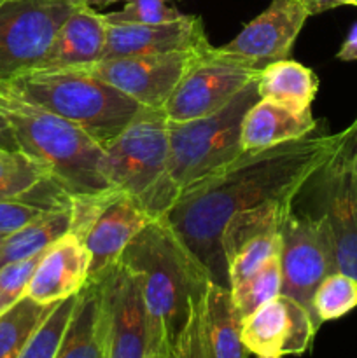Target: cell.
I'll list each match as a JSON object with an SVG mask.
<instances>
[{
    "label": "cell",
    "mask_w": 357,
    "mask_h": 358,
    "mask_svg": "<svg viewBox=\"0 0 357 358\" xmlns=\"http://www.w3.org/2000/svg\"><path fill=\"white\" fill-rule=\"evenodd\" d=\"M241 341V318L234 310L231 289L212 282L206 303L189 334L182 358H247Z\"/></svg>",
    "instance_id": "obj_17"
},
{
    "label": "cell",
    "mask_w": 357,
    "mask_h": 358,
    "mask_svg": "<svg viewBox=\"0 0 357 358\" xmlns=\"http://www.w3.org/2000/svg\"><path fill=\"white\" fill-rule=\"evenodd\" d=\"M74 0H0V84L44 66Z\"/></svg>",
    "instance_id": "obj_7"
},
{
    "label": "cell",
    "mask_w": 357,
    "mask_h": 358,
    "mask_svg": "<svg viewBox=\"0 0 357 358\" xmlns=\"http://www.w3.org/2000/svg\"><path fill=\"white\" fill-rule=\"evenodd\" d=\"M259 100L255 79L216 114L188 122L168 121L164 173L144 201L150 219H161L189 185L220 170L244 152L240 145L241 121L245 112Z\"/></svg>",
    "instance_id": "obj_3"
},
{
    "label": "cell",
    "mask_w": 357,
    "mask_h": 358,
    "mask_svg": "<svg viewBox=\"0 0 357 358\" xmlns=\"http://www.w3.org/2000/svg\"><path fill=\"white\" fill-rule=\"evenodd\" d=\"M280 238V294L296 299L314 318L312 299L315 290L326 276L338 271L335 243L328 222L318 213L303 215L290 210L284 220Z\"/></svg>",
    "instance_id": "obj_9"
},
{
    "label": "cell",
    "mask_w": 357,
    "mask_h": 358,
    "mask_svg": "<svg viewBox=\"0 0 357 358\" xmlns=\"http://www.w3.org/2000/svg\"><path fill=\"white\" fill-rule=\"evenodd\" d=\"M343 131L310 133L261 150H244L220 170L189 185L161 217L202 262L210 280L230 289L220 234L234 213L273 199H296L331 157Z\"/></svg>",
    "instance_id": "obj_1"
},
{
    "label": "cell",
    "mask_w": 357,
    "mask_h": 358,
    "mask_svg": "<svg viewBox=\"0 0 357 358\" xmlns=\"http://www.w3.org/2000/svg\"><path fill=\"white\" fill-rule=\"evenodd\" d=\"M46 180L51 175L34 157L20 149H0V201L24 198Z\"/></svg>",
    "instance_id": "obj_25"
},
{
    "label": "cell",
    "mask_w": 357,
    "mask_h": 358,
    "mask_svg": "<svg viewBox=\"0 0 357 358\" xmlns=\"http://www.w3.org/2000/svg\"><path fill=\"white\" fill-rule=\"evenodd\" d=\"M149 222H153V219L142 203L135 196L119 191L80 240L90 252L88 280L105 278L133 238Z\"/></svg>",
    "instance_id": "obj_15"
},
{
    "label": "cell",
    "mask_w": 357,
    "mask_h": 358,
    "mask_svg": "<svg viewBox=\"0 0 357 358\" xmlns=\"http://www.w3.org/2000/svg\"><path fill=\"white\" fill-rule=\"evenodd\" d=\"M282 289V269L280 252L270 257L261 268L238 285L231 287V299L241 322L251 317L255 310L275 299Z\"/></svg>",
    "instance_id": "obj_26"
},
{
    "label": "cell",
    "mask_w": 357,
    "mask_h": 358,
    "mask_svg": "<svg viewBox=\"0 0 357 358\" xmlns=\"http://www.w3.org/2000/svg\"><path fill=\"white\" fill-rule=\"evenodd\" d=\"M77 296L66 297L52 306L51 313L46 317L18 358H55L76 310Z\"/></svg>",
    "instance_id": "obj_28"
},
{
    "label": "cell",
    "mask_w": 357,
    "mask_h": 358,
    "mask_svg": "<svg viewBox=\"0 0 357 358\" xmlns=\"http://www.w3.org/2000/svg\"><path fill=\"white\" fill-rule=\"evenodd\" d=\"M317 91L318 77L314 70L289 58L268 63L258 77L261 100L275 101L293 110H310Z\"/></svg>",
    "instance_id": "obj_22"
},
{
    "label": "cell",
    "mask_w": 357,
    "mask_h": 358,
    "mask_svg": "<svg viewBox=\"0 0 357 358\" xmlns=\"http://www.w3.org/2000/svg\"><path fill=\"white\" fill-rule=\"evenodd\" d=\"M70 224H72L70 205L42 213L16 233L4 238L0 247V268L9 262L23 261L44 252L69 233Z\"/></svg>",
    "instance_id": "obj_23"
},
{
    "label": "cell",
    "mask_w": 357,
    "mask_h": 358,
    "mask_svg": "<svg viewBox=\"0 0 357 358\" xmlns=\"http://www.w3.org/2000/svg\"><path fill=\"white\" fill-rule=\"evenodd\" d=\"M107 23H133V24H158L181 20L184 14L175 7L164 3V0H125V7L115 13L104 14Z\"/></svg>",
    "instance_id": "obj_29"
},
{
    "label": "cell",
    "mask_w": 357,
    "mask_h": 358,
    "mask_svg": "<svg viewBox=\"0 0 357 358\" xmlns=\"http://www.w3.org/2000/svg\"><path fill=\"white\" fill-rule=\"evenodd\" d=\"M261 70L217 55L214 45L203 49L186 72L163 112L168 121L188 122L223 110Z\"/></svg>",
    "instance_id": "obj_10"
},
{
    "label": "cell",
    "mask_w": 357,
    "mask_h": 358,
    "mask_svg": "<svg viewBox=\"0 0 357 358\" xmlns=\"http://www.w3.org/2000/svg\"><path fill=\"white\" fill-rule=\"evenodd\" d=\"M336 58L342 62H357V23L350 28L342 48L336 52Z\"/></svg>",
    "instance_id": "obj_33"
},
{
    "label": "cell",
    "mask_w": 357,
    "mask_h": 358,
    "mask_svg": "<svg viewBox=\"0 0 357 358\" xmlns=\"http://www.w3.org/2000/svg\"><path fill=\"white\" fill-rule=\"evenodd\" d=\"M142 275L119 261L105 278V357L147 358Z\"/></svg>",
    "instance_id": "obj_12"
},
{
    "label": "cell",
    "mask_w": 357,
    "mask_h": 358,
    "mask_svg": "<svg viewBox=\"0 0 357 358\" xmlns=\"http://www.w3.org/2000/svg\"><path fill=\"white\" fill-rule=\"evenodd\" d=\"M107 278V276H105ZM105 278L88 280L55 358L105 357Z\"/></svg>",
    "instance_id": "obj_21"
},
{
    "label": "cell",
    "mask_w": 357,
    "mask_h": 358,
    "mask_svg": "<svg viewBox=\"0 0 357 358\" xmlns=\"http://www.w3.org/2000/svg\"><path fill=\"white\" fill-rule=\"evenodd\" d=\"M203 49L105 58L74 70H83L111 84L140 107L163 110L168 98Z\"/></svg>",
    "instance_id": "obj_11"
},
{
    "label": "cell",
    "mask_w": 357,
    "mask_h": 358,
    "mask_svg": "<svg viewBox=\"0 0 357 358\" xmlns=\"http://www.w3.org/2000/svg\"><path fill=\"white\" fill-rule=\"evenodd\" d=\"M357 308V282L352 276L335 271L322 280L312 299L315 324L338 320Z\"/></svg>",
    "instance_id": "obj_27"
},
{
    "label": "cell",
    "mask_w": 357,
    "mask_h": 358,
    "mask_svg": "<svg viewBox=\"0 0 357 358\" xmlns=\"http://www.w3.org/2000/svg\"><path fill=\"white\" fill-rule=\"evenodd\" d=\"M107 21L94 7L79 3L59 27L41 70H66L93 65L104 58Z\"/></svg>",
    "instance_id": "obj_19"
},
{
    "label": "cell",
    "mask_w": 357,
    "mask_h": 358,
    "mask_svg": "<svg viewBox=\"0 0 357 358\" xmlns=\"http://www.w3.org/2000/svg\"><path fill=\"white\" fill-rule=\"evenodd\" d=\"M115 2H121V0H83V3H88L90 7H105V6H111V3Z\"/></svg>",
    "instance_id": "obj_35"
},
{
    "label": "cell",
    "mask_w": 357,
    "mask_h": 358,
    "mask_svg": "<svg viewBox=\"0 0 357 358\" xmlns=\"http://www.w3.org/2000/svg\"><path fill=\"white\" fill-rule=\"evenodd\" d=\"M147 358H160V357H147Z\"/></svg>",
    "instance_id": "obj_40"
},
{
    "label": "cell",
    "mask_w": 357,
    "mask_h": 358,
    "mask_svg": "<svg viewBox=\"0 0 357 358\" xmlns=\"http://www.w3.org/2000/svg\"><path fill=\"white\" fill-rule=\"evenodd\" d=\"M107 24V44L102 59L191 51V49H203L210 45L200 16L184 14L181 20L158 24Z\"/></svg>",
    "instance_id": "obj_16"
},
{
    "label": "cell",
    "mask_w": 357,
    "mask_h": 358,
    "mask_svg": "<svg viewBox=\"0 0 357 358\" xmlns=\"http://www.w3.org/2000/svg\"><path fill=\"white\" fill-rule=\"evenodd\" d=\"M352 6H357V0H352Z\"/></svg>",
    "instance_id": "obj_37"
},
{
    "label": "cell",
    "mask_w": 357,
    "mask_h": 358,
    "mask_svg": "<svg viewBox=\"0 0 357 358\" xmlns=\"http://www.w3.org/2000/svg\"><path fill=\"white\" fill-rule=\"evenodd\" d=\"M298 2L307 10L308 16L326 13V10L335 9V7L340 6H352V0H298Z\"/></svg>",
    "instance_id": "obj_32"
},
{
    "label": "cell",
    "mask_w": 357,
    "mask_h": 358,
    "mask_svg": "<svg viewBox=\"0 0 357 358\" xmlns=\"http://www.w3.org/2000/svg\"><path fill=\"white\" fill-rule=\"evenodd\" d=\"M51 206L42 205L35 201L30 196H24L21 199H6L0 201V238H7L9 234L16 233L18 229L24 227L41 217L42 213L51 212Z\"/></svg>",
    "instance_id": "obj_31"
},
{
    "label": "cell",
    "mask_w": 357,
    "mask_h": 358,
    "mask_svg": "<svg viewBox=\"0 0 357 358\" xmlns=\"http://www.w3.org/2000/svg\"><path fill=\"white\" fill-rule=\"evenodd\" d=\"M168 119L163 110L140 107L130 124L104 147L102 175L111 187L146 201L164 173Z\"/></svg>",
    "instance_id": "obj_6"
},
{
    "label": "cell",
    "mask_w": 357,
    "mask_h": 358,
    "mask_svg": "<svg viewBox=\"0 0 357 358\" xmlns=\"http://www.w3.org/2000/svg\"><path fill=\"white\" fill-rule=\"evenodd\" d=\"M317 129L312 110H293L275 101L259 100L244 115L240 131L241 150H261L293 142Z\"/></svg>",
    "instance_id": "obj_20"
},
{
    "label": "cell",
    "mask_w": 357,
    "mask_h": 358,
    "mask_svg": "<svg viewBox=\"0 0 357 358\" xmlns=\"http://www.w3.org/2000/svg\"><path fill=\"white\" fill-rule=\"evenodd\" d=\"M44 252L34 255V257L23 259V261L9 262L0 268V313L9 310L21 297L27 296L30 280Z\"/></svg>",
    "instance_id": "obj_30"
},
{
    "label": "cell",
    "mask_w": 357,
    "mask_h": 358,
    "mask_svg": "<svg viewBox=\"0 0 357 358\" xmlns=\"http://www.w3.org/2000/svg\"><path fill=\"white\" fill-rule=\"evenodd\" d=\"M2 241H4V238H0V247H2Z\"/></svg>",
    "instance_id": "obj_39"
},
{
    "label": "cell",
    "mask_w": 357,
    "mask_h": 358,
    "mask_svg": "<svg viewBox=\"0 0 357 358\" xmlns=\"http://www.w3.org/2000/svg\"><path fill=\"white\" fill-rule=\"evenodd\" d=\"M307 17L308 13L298 0H272L233 41L214 49L224 58L262 70L268 63L289 56Z\"/></svg>",
    "instance_id": "obj_13"
},
{
    "label": "cell",
    "mask_w": 357,
    "mask_h": 358,
    "mask_svg": "<svg viewBox=\"0 0 357 358\" xmlns=\"http://www.w3.org/2000/svg\"><path fill=\"white\" fill-rule=\"evenodd\" d=\"M90 252L83 241L66 233L44 252L28 285L27 296L41 304H55L77 296L88 283Z\"/></svg>",
    "instance_id": "obj_18"
},
{
    "label": "cell",
    "mask_w": 357,
    "mask_h": 358,
    "mask_svg": "<svg viewBox=\"0 0 357 358\" xmlns=\"http://www.w3.org/2000/svg\"><path fill=\"white\" fill-rule=\"evenodd\" d=\"M55 304H41L24 296L0 313V358L20 357Z\"/></svg>",
    "instance_id": "obj_24"
},
{
    "label": "cell",
    "mask_w": 357,
    "mask_h": 358,
    "mask_svg": "<svg viewBox=\"0 0 357 358\" xmlns=\"http://www.w3.org/2000/svg\"><path fill=\"white\" fill-rule=\"evenodd\" d=\"M0 149H16L13 135H10L9 124H7L6 117L0 114Z\"/></svg>",
    "instance_id": "obj_34"
},
{
    "label": "cell",
    "mask_w": 357,
    "mask_h": 358,
    "mask_svg": "<svg viewBox=\"0 0 357 358\" xmlns=\"http://www.w3.org/2000/svg\"><path fill=\"white\" fill-rule=\"evenodd\" d=\"M317 331L307 308L279 294L241 322V341L255 357L303 355Z\"/></svg>",
    "instance_id": "obj_14"
},
{
    "label": "cell",
    "mask_w": 357,
    "mask_h": 358,
    "mask_svg": "<svg viewBox=\"0 0 357 358\" xmlns=\"http://www.w3.org/2000/svg\"><path fill=\"white\" fill-rule=\"evenodd\" d=\"M258 358H282V357H258Z\"/></svg>",
    "instance_id": "obj_36"
},
{
    "label": "cell",
    "mask_w": 357,
    "mask_h": 358,
    "mask_svg": "<svg viewBox=\"0 0 357 358\" xmlns=\"http://www.w3.org/2000/svg\"><path fill=\"white\" fill-rule=\"evenodd\" d=\"M119 261L142 275L147 357L182 358L212 283L206 269L160 219L133 238Z\"/></svg>",
    "instance_id": "obj_2"
},
{
    "label": "cell",
    "mask_w": 357,
    "mask_h": 358,
    "mask_svg": "<svg viewBox=\"0 0 357 358\" xmlns=\"http://www.w3.org/2000/svg\"><path fill=\"white\" fill-rule=\"evenodd\" d=\"M74 2H77V3H83V0H74Z\"/></svg>",
    "instance_id": "obj_38"
},
{
    "label": "cell",
    "mask_w": 357,
    "mask_h": 358,
    "mask_svg": "<svg viewBox=\"0 0 357 358\" xmlns=\"http://www.w3.org/2000/svg\"><path fill=\"white\" fill-rule=\"evenodd\" d=\"M0 90L83 128L102 147L130 124L140 105L83 70H35Z\"/></svg>",
    "instance_id": "obj_5"
},
{
    "label": "cell",
    "mask_w": 357,
    "mask_h": 358,
    "mask_svg": "<svg viewBox=\"0 0 357 358\" xmlns=\"http://www.w3.org/2000/svg\"><path fill=\"white\" fill-rule=\"evenodd\" d=\"M0 114L16 149L38 161L63 192L76 196L111 189L100 168L104 147L83 128L2 90Z\"/></svg>",
    "instance_id": "obj_4"
},
{
    "label": "cell",
    "mask_w": 357,
    "mask_h": 358,
    "mask_svg": "<svg viewBox=\"0 0 357 358\" xmlns=\"http://www.w3.org/2000/svg\"><path fill=\"white\" fill-rule=\"evenodd\" d=\"M310 180L318 192V215L331 231L338 271L357 282V119Z\"/></svg>",
    "instance_id": "obj_8"
}]
</instances>
